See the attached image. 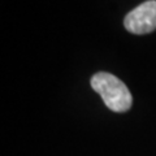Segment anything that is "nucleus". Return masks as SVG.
Masks as SVG:
<instances>
[{
  "label": "nucleus",
  "instance_id": "f257e3e1",
  "mask_svg": "<svg viewBox=\"0 0 156 156\" xmlns=\"http://www.w3.org/2000/svg\"><path fill=\"white\" fill-rule=\"evenodd\" d=\"M91 87L101 96L107 108L113 112H126L133 104V98L126 85L111 73L99 72L94 74Z\"/></svg>",
  "mask_w": 156,
  "mask_h": 156
},
{
  "label": "nucleus",
  "instance_id": "f03ea898",
  "mask_svg": "<svg viewBox=\"0 0 156 156\" xmlns=\"http://www.w3.org/2000/svg\"><path fill=\"white\" fill-rule=\"evenodd\" d=\"M126 30L143 35L156 30V0H148L134 8L124 20Z\"/></svg>",
  "mask_w": 156,
  "mask_h": 156
}]
</instances>
